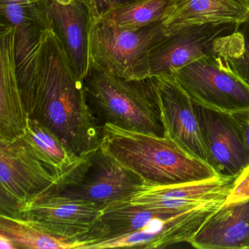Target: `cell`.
<instances>
[{"label":"cell","mask_w":249,"mask_h":249,"mask_svg":"<svg viewBox=\"0 0 249 249\" xmlns=\"http://www.w3.org/2000/svg\"><path fill=\"white\" fill-rule=\"evenodd\" d=\"M102 210L100 205L89 201L46 193L23 205L19 217L78 231L83 237L97 221Z\"/></svg>","instance_id":"9a60e30c"},{"label":"cell","mask_w":249,"mask_h":249,"mask_svg":"<svg viewBox=\"0 0 249 249\" xmlns=\"http://www.w3.org/2000/svg\"><path fill=\"white\" fill-rule=\"evenodd\" d=\"M195 105L208 163L219 176L234 178L249 163L241 125L233 113Z\"/></svg>","instance_id":"9c48e42d"},{"label":"cell","mask_w":249,"mask_h":249,"mask_svg":"<svg viewBox=\"0 0 249 249\" xmlns=\"http://www.w3.org/2000/svg\"><path fill=\"white\" fill-rule=\"evenodd\" d=\"M146 186L142 178L100 146L80 158L44 194L84 199L103 208L113 202L131 199Z\"/></svg>","instance_id":"5b68a950"},{"label":"cell","mask_w":249,"mask_h":249,"mask_svg":"<svg viewBox=\"0 0 249 249\" xmlns=\"http://www.w3.org/2000/svg\"><path fill=\"white\" fill-rule=\"evenodd\" d=\"M2 24L16 29V48L21 47L34 40L50 26L43 2H0Z\"/></svg>","instance_id":"ac0fdd59"},{"label":"cell","mask_w":249,"mask_h":249,"mask_svg":"<svg viewBox=\"0 0 249 249\" xmlns=\"http://www.w3.org/2000/svg\"><path fill=\"white\" fill-rule=\"evenodd\" d=\"M233 114L243 128L245 137H246V144H247L248 149L249 151V110L237 112Z\"/></svg>","instance_id":"cb8c5ba5"},{"label":"cell","mask_w":249,"mask_h":249,"mask_svg":"<svg viewBox=\"0 0 249 249\" xmlns=\"http://www.w3.org/2000/svg\"><path fill=\"white\" fill-rule=\"evenodd\" d=\"M170 0H144L115 8L100 17L122 28L138 29L161 21Z\"/></svg>","instance_id":"ffe728a7"},{"label":"cell","mask_w":249,"mask_h":249,"mask_svg":"<svg viewBox=\"0 0 249 249\" xmlns=\"http://www.w3.org/2000/svg\"><path fill=\"white\" fill-rule=\"evenodd\" d=\"M234 178L216 176L189 183L147 186L134 195L130 202L147 208L178 211L210 202L226 201Z\"/></svg>","instance_id":"4fadbf2b"},{"label":"cell","mask_w":249,"mask_h":249,"mask_svg":"<svg viewBox=\"0 0 249 249\" xmlns=\"http://www.w3.org/2000/svg\"><path fill=\"white\" fill-rule=\"evenodd\" d=\"M172 73L195 104L230 113L249 110V84L225 57L204 56Z\"/></svg>","instance_id":"ba28073f"},{"label":"cell","mask_w":249,"mask_h":249,"mask_svg":"<svg viewBox=\"0 0 249 249\" xmlns=\"http://www.w3.org/2000/svg\"><path fill=\"white\" fill-rule=\"evenodd\" d=\"M51 26L60 39L80 79L89 67V37L92 17L78 0H44Z\"/></svg>","instance_id":"8fae6325"},{"label":"cell","mask_w":249,"mask_h":249,"mask_svg":"<svg viewBox=\"0 0 249 249\" xmlns=\"http://www.w3.org/2000/svg\"><path fill=\"white\" fill-rule=\"evenodd\" d=\"M165 37L161 21L127 29L94 18L89 37L90 60L119 78L144 79L150 77L149 52Z\"/></svg>","instance_id":"277c9868"},{"label":"cell","mask_w":249,"mask_h":249,"mask_svg":"<svg viewBox=\"0 0 249 249\" xmlns=\"http://www.w3.org/2000/svg\"><path fill=\"white\" fill-rule=\"evenodd\" d=\"M88 8L92 19L100 18L109 11L144 0H78Z\"/></svg>","instance_id":"603a6c76"},{"label":"cell","mask_w":249,"mask_h":249,"mask_svg":"<svg viewBox=\"0 0 249 249\" xmlns=\"http://www.w3.org/2000/svg\"><path fill=\"white\" fill-rule=\"evenodd\" d=\"M15 46V27L1 23L0 141L22 136L28 119L18 85Z\"/></svg>","instance_id":"7c38bea8"},{"label":"cell","mask_w":249,"mask_h":249,"mask_svg":"<svg viewBox=\"0 0 249 249\" xmlns=\"http://www.w3.org/2000/svg\"><path fill=\"white\" fill-rule=\"evenodd\" d=\"M15 51L28 117L53 131L78 158L101 146L103 127L91 113L84 83L51 24Z\"/></svg>","instance_id":"6da1fadb"},{"label":"cell","mask_w":249,"mask_h":249,"mask_svg":"<svg viewBox=\"0 0 249 249\" xmlns=\"http://www.w3.org/2000/svg\"><path fill=\"white\" fill-rule=\"evenodd\" d=\"M237 26H189L166 36L148 54L150 76L172 73L204 56H221L227 60L237 57L242 49Z\"/></svg>","instance_id":"8992f818"},{"label":"cell","mask_w":249,"mask_h":249,"mask_svg":"<svg viewBox=\"0 0 249 249\" xmlns=\"http://www.w3.org/2000/svg\"><path fill=\"white\" fill-rule=\"evenodd\" d=\"M249 13V0H170L161 19V27L168 36L189 26L239 25Z\"/></svg>","instance_id":"5bb4252c"},{"label":"cell","mask_w":249,"mask_h":249,"mask_svg":"<svg viewBox=\"0 0 249 249\" xmlns=\"http://www.w3.org/2000/svg\"><path fill=\"white\" fill-rule=\"evenodd\" d=\"M152 77L158 95L164 137L209 164L195 103L173 73Z\"/></svg>","instance_id":"30bf717a"},{"label":"cell","mask_w":249,"mask_h":249,"mask_svg":"<svg viewBox=\"0 0 249 249\" xmlns=\"http://www.w3.org/2000/svg\"><path fill=\"white\" fill-rule=\"evenodd\" d=\"M43 1L44 0H0V2H20V3L43 2Z\"/></svg>","instance_id":"d4e9b609"},{"label":"cell","mask_w":249,"mask_h":249,"mask_svg":"<svg viewBox=\"0 0 249 249\" xmlns=\"http://www.w3.org/2000/svg\"><path fill=\"white\" fill-rule=\"evenodd\" d=\"M59 176L36 154L24 135L0 141L1 214L19 217L21 207L47 192Z\"/></svg>","instance_id":"52a82bcc"},{"label":"cell","mask_w":249,"mask_h":249,"mask_svg":"<svg viewBox=\"0 0 249 249\" xmlns=\"http://www.w3.org/2000/svg\"><path fill=\"white\" fill-rule=\"evenodd\" d=\"M87 104L99 124L164 137L157 89L152 76L126 80L90 60L83 80Z\"/></svg>","instance_id":"3957f363"},{"label":"cell","mask_w":249,"mask_h":249,"mask_svg":"<svg viewBox=\"0 0 249 249\" xmlns=\"http://www.w3.org/2000/svg\"><path fill=\"white\" fill-rule=\"evenodd\" d=\"M82 234L30 218L0 215V237L15 249H82Z\"/></svg>","instance_id":"2e32d148"},{"label":"cell","mask_w":249,"mask_h":249,"mask_svg":"<svg viewBox=\"0 0 249 249\" xmlns=\"http://www.w3.org/2000/svg\"><path fill=\"white\" fill-rule=\"evenodd\" d=\"M23 135L36 154L60 176L80 159L53 131L36 119L28 117Z\"/></svg>","instance_id":"d6986e66"},{"label":"cell","mask_w":249,"mask_h":249,"mask_svg":"<svg viewBox=\"0 0 249 249\" xmlns=\"http://www.w3.org/2000/svg\"><path fill=\"white\" fill-rule=\"evenodd\" d=\"M243 249H249V237L248 240H246V243H245L244 247Z\"/></svg>","instance_id":"484cf974"},{"label":"cell","mask_w":249,"mask_h":249,"mask_svg":"<svg viewBox=\"0 0 249 249\" xmlns=\"http://www.w3.org/2000/svg\"><path fill=\"white\" fill-rule=\"evenodd\" d=\"M249 199V163L234 178L225 205L238 203Z\"/></svg>","instance_id":"7402d4cb"},{"label":"cell","mask_w":249,"mask_h":249,"mask_svg":"<svg viewBox=\"0 0 249 249\" xmlns=\"http://www.w3.org/2000/svg\"><path fill=\"white\" fill-rule=\"evenodd\" d=\"M101 146L148 186L199 181L219 176L208 163L166 137L107 124L103 127Z\"/></svg>","instance_id":"7a4b0ae2"},{"label":"cell","mask_w":249,"mask_h":249,"mask_svg":"<svg viewBox=\"0 0 249 249\" xmlns=\"http://www.w3.org/2000/svg\"><path fill=\"white\" fill-rule=\"evenodd\" d=\"M249 237V199L224 205L191 241L198 249H243Z\"/></svg>","instance_id":"e0dca14e"},{"label":"cell","mask_w":249,"mask_h":249,"mask_svg":"<svg viewBox=\"0 0 249 249\" xmlns=\"http://www.w3.org/2000/svg\"><path fill=\"white\" fill-rule=\"evenodd\" d=\"M237 32L241 37V52L227 61L231 69L249 84V13L246 20L237 26Z\"/></svg>","instance_id":"44dd1931"}]
</instances>
